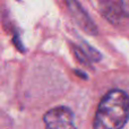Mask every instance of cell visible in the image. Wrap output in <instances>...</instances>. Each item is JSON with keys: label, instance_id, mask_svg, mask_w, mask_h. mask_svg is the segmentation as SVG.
Wrapping results in <instances>:
<instances>
[{"label": "cell", "instance_id": "6da1fadb", "mask_svg": "<svg viewBox=\"0 0 129 129\" xmlns=\"http://www.w3.org/2000/svg\"><path fill=\"white\" fill-rule=\"evenodd\" d=\"M128 120V94L122 89H111L99 103L93 120V129H122Z\"/></svg>", "mask_w": 129, "mask_h": 129}, {"label": "cell", "instance_id": "7a4b0ae2", "mask_svg": "<svg viewBox=\"0 0 129 129\" xmlns=\"http://www.w3.org/2000/svg\"><path fill=\"white\" fill-rule=\"evenodd\" d=\"M45 129H76L74 112L67 107H56L43 116Z\"/></svg>", "mask_w": 129, "mask_h": 129}, {"label": "cell", "instance_id": "3957f363", "mask_svg": "<svg viewBox=\"0 0 129 129\" xmlns=\"http://www.w3.org/2000/svg\"><path fill=\"white\" fill-rule=\"evenodd\" d=\"M69 7H70L71 13L74 14V16L76 17V20L78 22V24L88 33H93L95 32V25L94 23L89 19V17L87 16V14L84 11V9L79 6L78 2H68Z\"/></svg>", "mask_w": 129, "mask_h": 129}, {"label": "cell", "instance_id": "277c9868", "mask_svg": "<svg viewBox=\"0 0 129 129\" xmlns=\"http://www.w3.org/2000/svg\"><path fill=\"white\" fill-rule=\"evenodd\" d=\"M101 6L107 19H110L112 23L118 22L123 14V2H103Z\"/></svg>", "mask_w": 129, "mask_h": 129}, {"label": "cell", "instance_id": "5b68a950", "mask_svg": "<svg viewBox=\"0 0 129 129\" xmlns=\"http://www.w3.org/2000/svg\"><path fill=\"white\" fill-rule=\"evenodd\" d=\"M128 4H129V2H128Z\"/></svg>", "mask_w": 129, "mask_h": 129}]
</instances>
